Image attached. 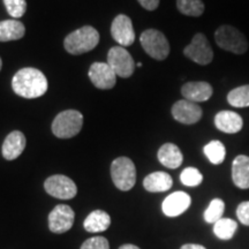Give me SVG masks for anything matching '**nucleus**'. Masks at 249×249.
I'll use <instances>...</instances> for the list:
<instances>
[{
  "label": "nucleus",
  "mask_w": 249,
  "mask_h": 249,
  "mask_svg": "<svg viewBox=\"0 0 249 249\" xmlns=\"http://www.w3.org/2000/svg\"><path fill=\"white\" fill-rule=\"evenodd\" d=\"M48 80L42 71L36 68H22L12 80L14 92L20 97L33 99L38 98L48 91Z\"/></svg>",
  "instance_id": "obj_1"
},
{
  "label": "nucleus",
  "mask_w": 249,
  "mask_h": 249,
  "mask_svg": "<svg viewBox=\"0 0 249 249\" xmlns=\"http://www.w3.org/2000/svg\"><path fill=\"white\" fill-rule=\"evenodd\" d=\"M99 34L91 26H85L71 33L64 40V46L68 53L79 55L91 51L98 45Z\"/></svg>",
  "instance_id": "obj_2"
},
{
  "label": "nucleus",
  "mask_w": 249,
  "mask_h": 249,
  "mask_svg": "<svg viewBox=\"0 0 249 249\" xmlns=\"http://www.w3.org/2000/svg\"><path fill=\"white\" fill-rule=\"evenodd\" d=\"M214 40L220 49L234 54H244L248 50V40L246 36L230 24H224L218 28L214 33Z\"/></svg>",
  "instance_id": "obj_3"
},
{
  "label": "nucleus",
  "mask_w": 249,
  "mask_h": 249,
  "mask_svg": "<svg viewBox=\"0 0 249 249\" xmlns=\"http://www.w3.org/2000/svg\"><path fill=\"white\" fill-rule=\"evenodd\" d=\"M83 126L82 113L76 110L62 111L52 123V132L59 139H71L81 132Z\"/></svg>",
  "instance_id": "obj_4"
},
{
  "label": "nucleus",
  "mask_w": 249,
  "mask_h": 249,
  "mask_svg": "<svg viewBox=\"0 0 249 249\" xmlns=\"http://www.w3.org/2000/svg\"><path fill=\"white\" fill-rule=\"evenodd\" d=\"M112 181L123 192L130 191L136 182L135 165L128 157H119L111 164Z\"/></svg>",
  "instance_id": "obj_5"
},
{
  "label": "nucleus",
  "mask_w": 249,
  "mask_h": 249,
  "mask_svg": "<svg viewBox=\"0 0 249 249\" xmlns=\"http://www.w3.org/2000/svg\"><path fill=\"white\" fill-rule=\"evenodd\" d=\"M140 42L143 50L156 60H164L170 54L169 40L161 31L148 29L143 31Z\"/></svg>",
  "instance_id": "obj_6"
},
{
  "label": "nucleus",
  "mask_w": 249,
  "mask_h": 249,
  "mask_svg": "<svg viewBox=\"0 0 249 249\" xmlns=\"http://www.w3.org/2000/svg\"><path fill=\"white\" fill-rule=\"evenodd\" d=\"M183 54L202 66L209 65L213 59V51L209 44V40L202 33L196 34L193 37L191 44L183 50Z\"/></svg>",
  "instance_id": "obj_7"
},
{
  "label": "nucleus",
  "mask_w": 249,
  "mask_h": 249,
  "mask_svg": "<svg viewBox=\"0 0 249 249\" xmlns=\"http://www.w3.org/2000/svg\"><path fill=\"white\" fill-rule=\"evenodd\" d=\"M44 188L49 195L60 200H71L75 197L77 193L75 182L62 174H55L46 179Z\"/></svg>",
  "instance_id": "obj_8"
},
{
  "label": "nucleus",
  "mask_w": 249,
  "mask_h": 249,
  "mask_svg": "<svg viewBox=\"0 0 249 249\" xmlns=\"http://www.w3.org/2000/svg\"><path fill=\"white\" fill-rule=\"evenodd\" d=\"M107 64L120 77H129L135 71V62L123 46H114L108 51Z\"/></svg>",
  "instance_id": "obj_9"
},
{
  "label": "nucleus",
  "mask_w": 249,
  "mask_h": 249,
  "mask_svg": "<svg viewBox=\"0 0 249 249\" xmlns=\"http://www.w3.org/2000/svg\"><path fill=\"white\" fill-rule=\"evenodd\" d=\"M75 213L70 205L59 204L49 214L50 231L61 234L71 229L74 224Z\"/></svg>",
  "instance_id": "obj_10"
},
{
  "label": "nucleus",
  "mask_w": 249,
  "mask_h": 249,
  "mask_svg": "<svg viewBox=\"0 0 249 249\" xmlns=\"http://www.w3.org/2000/svg\"><path fill=\"white\" fill-rule=\"evenodd\" d=\"M88 75L92 85L98 89L108 90L116 86L117 74L107 62H93L90 66Z\"/></svg>",
  "instance_id": "obj_11"
},
{
  "label": "nucleus",
  "mask_w": 249,
  "mask_h": 249,
  "mask_svg": "<svg viewBox=\"0 0 249 249\" xmlns=\"http://www.w3.org/2000/svg\"><path fill=\"white\" fill-rule=\"evenodd\" d=\"M203 111L197 103L181 99L172 107V116L174 119L183 124H193L201 120Z\"/></svg>",
  "instance_id": "obj_12"
},
{
  "label": "nucleus",
  "mask_w": 249,
  "mask_h": 249,
  "mask_svg": "<svg viewBox=\"0 0 249 249\" xmlns=\"http://www.w3.org/2000/svg\"><path fill=\"white\" fill-rule=\"evenodd\" d=\"M111 35L123 48L132 45L135 40L132 20L127 15H118L111 24Z\"/></svg>",
  "instance_id": "obj_13"
},
{
  "label": "nucleus",
  "mask_w": 249,
  "mask_h": 249,
  "mask_svg": "<svg viewBox=\"0 0 249 249\" xmlns=\"http://www.w3.org/2000/svg\"><path fill=\"white\" fill-rule=\"evenodd\" d=\"M192 198L185 192H176L167 196L163 202L161 209L167 217H177L191 207Z\"/></svg>",
  "instance_id": "obj_14"
},
{
  "label": "nucleus",
  "mask_w": 249,
  "mask_h": 249,
  "mask_svg": "<svg viewBox=\"0 0 249 249\" xmlns=\"http://www.w3.org/2000/svg\"><path fill=\"white\" fill-rule=\"evenodd\" d=\"M181 93L183 98L194 103H201L208 101L213 93V89L210 83L204 81L197 82H187L182 86Z\"/></svg>",
  "instance_id": "obj_15"
},
{
  "label": "nucleus",
  "mask_w": 249,
  "mask_h": 249,
  "mask_svg": "<svg viewBox=\"0 0 249 249\" xmlns=\"http://www.w3.org/2000/svg\"><path fill=\"white\" fill-rule=\"evenodd\" d=\"M217 129L226 134L239 133L244 126V120L240 114L233 111H220L214 117Z\"/></svg>",
  "instance_id": "obj_16"
},
{
  "label": "nucleus",
  "mask_w": 249,
  "mask_h": 249,
  "mask_svg": "<svg viewBox=\"0 0 249 249\" xmlns=\"http://www.w3.org/2000/svg\"><path fill=\"white\" fill-rule=\"evenodd\" d=\"M26 136L20 130H14L8 134L2 144V156L5 160H14L22 154L26 148Z\"/></svg>",
  "instance_id": "obj_17"
},
{
  "label": "nucleus",
  "mask_w": 249,
  "mask_h": 249,
  "mask_svg": "<svg viewBox=\"0 0 249 249\" xmlns=\"http://www.w3.org/2000/svg\"><path fill=\"white\" fill-rule=\"evenodd\" d=\"M232 180L240 189L249 188V157L239 155L232 164Z\"/></svg>",
  "instance_id": "obj_18"
},
{
  "label": "nucleus",
  "mask_w": 249,
  "mask_h": 249,
  "mask_svg": "<svg viewBox=\"0 0 249 249\" xmlns=\"http://www.w3.org/2000/svg\"><path fill=\"white\" fill-rule=\"evenodd\" d=\"M158 160L169 169H178L182 164L183 156L180 149L173 143H165L158 150Z\"/></svg>",
  "instance_id": "obj_19"
},
{
  "label": "nucleus",
  "mask_w": 249,
  "mask_h": 249,
  "mask_svg": "<svg viewBox=\"0 0 249 249\" xmlns=\"http://www.w3.org/2000/svg\"><path fill=\"white\" fill-rule=\"evenodd\" d=\"M173 185L172 177L166 172H154L147 176L143 180V187L150 193L166 192Z\"/></svg>",
  "instance_id": "obj_20"
},
{
  "label": "nucleus",
  "mask_w": 249,
  "mask_h": 249,
  "mask_svg": "<svg viewBox=\"0 0 249 249\" xmlns=\"http://www.w3.org/2000/svg\"><path fill=\"white\" fill-rule=\"evenodd\" d=\"M111 225L110 214L103 210H95L85 219L83 227L90 233L104 232Z\"/></svg>",
  "instance_id": "obj_21"
},
{
  "label": "nucleus",
  "mask_w": 249,
  "mask_h": 249,
  "mask_svg": "<svg viewBox=\"0 0 249 249\" xmlns=\"http://www.w3.org/2000/svg\"><path fill=\"white\" fill-rule=\"evenodd\" d=\"M26 34L24 24L18 20H6L0 22V42H11L22 38Z\"/></svg>",
  "instance_id": "obj_22"
},
{
  "label": "nucleus",
  "mask_w": 249,
  "mask_h": 249,
  "mask_svg": "<svg viewBox=\"0 0 249 249\" xmlns=\"http://www.w3.org/2000/svg\"><path fill=\"white\" fill-rule=\"evenodd\" d=\"M238 224L231 218H220L218 222L214 223L213 233L217 238L222 240H230L235 234Z\"/></svg>",
  "instance_id": "obj_23"
},
{
  "label": "nucleus",
  "mask_w": 249,
  "mask_h": 249,
  "mask_svg": "<svg viewBox=\"0 0 249 249\" xmlns=\"http://www.w3.org/2000/svg\"><path fill=\"white\" fill-rule=\"evenodd\" d=\"M227 102L233 107L244 108L249 107V85L234 88L227 95Z\"/></svg>",
  "instance_id": "obj_24"
},
{
  "label": "nucleus",
  "mask_w": 249,
  "mask_h": 249,
  "mask_svg": "<svg viewBox=\"0 0 249 249\" xmlns=\"http://www.w3.org/2000/svg\"><path fill=\"white\" fill-rule=\"evenodd\" d=\"M203 151H204V155L208 157V160L214 165L222 164L224 160H225V156H226L225 145H224L220 141H217V140L208 143V144L204 147Z\"/></svg>",
  "instance_id": "obj_25"
},
{
  "label": "nucleus",
  "mask_w": 249,
  "mask_h": 249,
  "mask_svg": "<svg viewBox=\"0 0 249 249\" xmlns=\"http://www.w3.org/2000/svg\"><path fill=\"white\" fill-rule=\"evenodd\" d=\"M179 12L187 17H201L204 12V4L202 0H177Z\"/></svg>",
  "instance_id": "obj_26"
},
{
  "label": "nucleus",
  "mask_w": 249,
  "mask_h": 249,
  "mask_svg": "<svg viewBox=\"0 0 249 249\" xmlns=\"http://www.w3.org/2000/svg\"><path fill=\"white\" fill-rule=\"evenodd\" d=\"M224 210H225V203L220 198H214L210 202L209 207L204 211V220L207 223H216L220 218H223Z\"/></svg>",
  "instance_id": "obj_27"
},
{
  "label": "nucleus",
  "mask_w": 249,
  "mask_h": 249,
  "mask_svg": "<svg viewBox=\"0 0 249 249\" xmlns=\"http://www.w3.org/2000/svg\"><path fill=\"white\" fill-rule=\"evenodd\" d=\"M180 180L185 186L188 187H195L198 186L203 180V176H202L200 171L195 167H187L180 174Z\"/></svg>",
  "instance_id": "obj_28"
},
{
  "label": "nucleus",
  "mask_w": 249,
  "mask_h": 249,
  "mask_svg": "<svg viewBox=\"0 0 249 249\" xmlns=\"http://www.w3.org/2000/svg\"><path fill=\"white\" fill-rule=\"evenodd\" d=\"M4 4L8 14L14 18H21L27 11L26 0H4Z\"/></svg>",
  "instance_id": "obj_29"
},
{
  "label": "nucleus",
  "mask_w": 249,
  "mask_h": 249,
  "mask_svg": "<svg viewBox=\"0 0 249 249\" xmlns=\"http://www.w3.org/2000/svg\"><path fill=\"white\" fill-rule=\"evenodd\" d=\"M80 249H110V244L104 236H93L83 242Z\"/></svg>",
  "instance_id": "obj_30"
},
{
  "label": "nucleus",
  "mask_w": 249,
  "mask_h": 249,
  "mask_svg": "<svg viewBox=\"0 0 249 249\" xmlns=\"http://www.w3.org/2000/svg\"><path fill=\"white\" fill-rule=\"evenodd\" d=\"M238 219L246 226H249V201L241 202L236 209Z\"/></svg>",
  "instance_id": "obj_31"
},
{
  "label": "nucleus",
  "mask_w": 249,
  "mask_h": 249,
  "mask_svg": "<svg viewBox=\"0 0 249 249\" xmlns=\"http://www.w3.org/2000/svg\"><path fill=\"white\" fill-rule=\"evenodd\" d=\"M138 1L147 11H155L160 6V0H138Z\"/></svg>",
  "instance_id": "obj_32"
},
{
  "label": "nucleus",
  "mask_w": 249,
  "mask_h": 249,
  "mask_svg": "<svg viewBox=\"0 0 249 249\" xmlns=\"http://www.w3.org/2000/svg\"><path fill=\"white\" fill-rule=\"evenodd\" d=\"M180 249H207L203 246L201 245H195V244H187V245H183L181 248Z\"/></svg>",
  "instance_id": "obj_33"
},
{
  "label": "nucleus",
  "mask_w": 249,
  "mask_h": 249,
  "mask_svg": "<svg viewBox=\"0 0 249 249\" xmlns=\"http://www.w3.org/2000/svg\"><path fill=\"white\" fill-rule=\"evenodd\" d=\"M119 249H140L138 246H135V245H129V244H127V245H123L121 246V247H119Z\"/></svg>",
  "instance_id": "obj_34"
},
{
  "label": "nucleus",
  "mask_w": 249,
  "mask_h": 249,
  "mask_svg": "<svg viewBox=\"0 0 249 249\" xmlns=\"http://www.w3.org/2000/svg\"><path fill=\"white\" fill-rule=\"evenodd\" d=\"M1 67H2V61H1V58H0V71H1Z\"/></svg>",
  "instance_id": "obj_35"
}]
</instances>
